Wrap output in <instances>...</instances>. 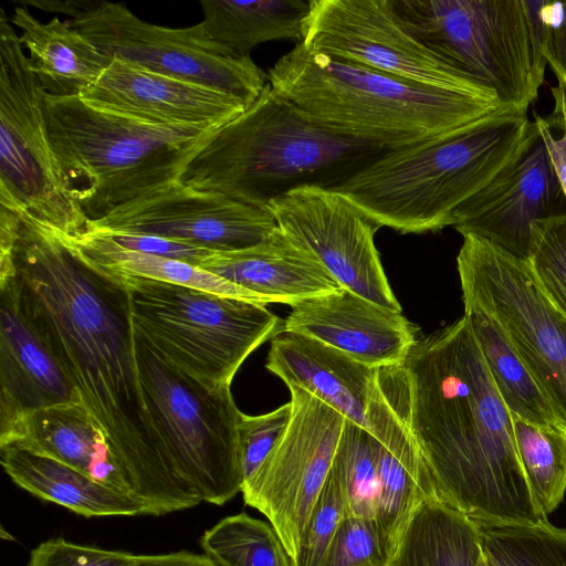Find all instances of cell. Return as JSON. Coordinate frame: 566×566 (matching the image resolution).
Wrapping results in <instances>:
<instances>
[{"instance_id":"1","label":"cell","mask_w":566,"mask_h":566,"mask_svg":"<svg viewBox=\"0 0 566 566\" xmlns=\"http://www.w3.org/2000/svg\"><path fill=\"white\" fill-rule=\"evenodd\" d=\"M0 269L12 274L23 314L106 432L145 514L198 505L145 406L122 276L94 263L70 238L3 206Z\"/></svg>"},{"instance_id":"2","label":"cell","mask_w":566,"mask_h":566,"mask_svg":"<svg viewBox=\"0 0 566 566\" xmlns=\"http://www.w3.org/2000/svg\"><path fill=\"white\" fill-rule=\"evenodd\" d=\"M439 501L473 521L538 522L512 415L469 317L418 339L402 365L377 369Z\"/></svg>"},{"instance_id":"3","label":"cell","mask_w":566,"mask_h":566,"mask_svg":"<svg viewBox=\"0 0 566 566\" xmlns=\"http://www.w3.org/2000/svg\"><path fill=\"white\" fill-rule=\"evenodd\" d=\"M504 106L457 129L389 149L335 191L400 233L453 226L455 211L522 155L536 124Z\"/></svg>"},{"instance_id":"4","label":"cell","mask_w":566,"mask_h":566,"mask_svg":"<svg viewBox=\"0 0 566 566\" xmlns=\"http://www.w3.org/2000/svg\"><path fill=\"white\" fill-rule=\"evenodd\" d=\"M389 149L310 120L268 82L250 106L213 132L179 180L269 210L302 187L337 189Z\"/></svg>"},{"instance_id":"5","label":"cell","mask_w":566,"mask_h":566,"mask_svg":"<svg viewBox=\"0 0 566 566\" xmlns=\"http://www.w3.org/2000/svg\"><path fill=\"white\" fill-rule=\"evenodd\" d=\"M268 82L310 120L390 148L457 129L504 107L499 99L420 86L300 42L270 69Z\"/></svg>"},{"instance_id":"6","label":"cell","mask_w":566,"mask_h":566,"mask_svg":"<svg viewBox=\"0 0 566 566\" xmlns=\"http://www.w3.org/2000/svg\"><path fill=\"white\" fill-rule=\"evenodd\" d=\"M45 128L64 185L90 221L178 181L216 126H159L42 93Z\"/></svg>"},{"instance_id":"7","label":"cell","mask_w":566,"mask_h":566,"mask_svg":"<svg viewBox=\"0 0 566 566\" xmlns=\"http://www.w3.org/2000/svg\"><path fill=\"white\" fill-rule=\"evenodd\" d=\"M120 276L134 331L167 361L208 386H230L245 358L276 335L280 318L265 304Z\"/></svg>"},{"instance_id":"8","label":"cell","mask_w":566,"mask_h":566,"mask_svg":"<svg viewBox=\"0 0 566 566\" xmlns=\"http://www.w3.org/2000/svg\"><path fill=\"white\" fill-rule=\"evenodd\" d=\"M138 381L177 475L200 501L222 505L242 489L238 409L230 386L212 387L167 361L134 331Z\"/></svg>"},{"instance_id":"9","label":"cell","mask_w":566,"mask_h":566,"mask_svg":"<svg viewBox=\"0 0 566 566\" xmlns=\"http://www.w3.org/2000/svg\"><path fill=\"white\" fill-rule=\"evenodd\" d=\"M401 25L427 49L493 91L504 106L527 108L547 62L534 46L522 0H389Z\"/></svg>"},{"instance_id":"10","label":"cell","mask_w":566,"mask_h":566,"mask_svg":"<svg viewBox=\"0 0 566 566\" xmlns=\"http://www.w3.org/2000/svg\"><path fill=\"white\" fill-rule=\"evenodd\" d=\"M42 93L0 9V206L76 239L88 231L90 220L64 185L46 134Z\"/></svg>"},{"instance_id":"11","label":"cell","mask_w":566,"mask_h":566,"mask_svg":"<svg viewBox=\"0 0 566 566\" xmlns=\"http://www.w3.org/2000/svg\"><path fill=\"white\" fill-rule=\"evenodd\" d=\"M465 308L491 317L566 426V314L528 261L472 234L457 256Z\"/></svg>"},{"instance_id":"12","label":"cell","mask_w":566,"mask_h":566,"mask_svg":"<svg viewBox=\"0 0 566 566\" xmlns=\"http://www.w3.org/2000/svg\"><path fill=\"white\" fill-rule=\"evenodd\" d=\"M69 17V22L111 59L197 83L250 106L268 84L251 59L223 56L206 42L197 24L167 28L139 19L125 4L91 0H27Z\"/></svg>"},{"instance_id":"13","label":"cell","mask_w":566,"mask_h":566,"mask_svg":"<svg viewBox=\"0 0 566 566\" xmlns=\"http://www.w3.org/2000/svg\"><path fill=\"white\" fill-rule=\"evenodd\" d=\"M300 43L428 88L499 99L411 35L389 0H311Z\"/></svg>"},{"instance_id":"14","label":"cell","mask_w":566,"mask_h":566,"mask_svg":"<svg viewBox=\"0 0 566 566\" xmlns=\"http://www.w3.org/2000/svg\"><path fill=\"white\" fill-rule=\"evenodd\" d=\"M289 389L290 422L242 484L241 493L247 505L268 518L293 560L327 480L346 418L304 389Z\"/></svg>"},{"instance_id":"15","label":"cell","mask_w":566,"mask_h":566,"mask_svg":"<svg viewBox=\"0 0 566 566\" xmlns=\"http://www.w3.org/2000/svg\"><path fill=\"white\" fill-rule=\"evenodd\" d=\"M277 228L311 252L338 284L401 313L381 265L373 220L335 190L302 187L269 206Z\"/></svg>"},{"instance_id":"16","label":"cell","mask_w":566,"mask_h":566,"mask_svg":"<svg viewBox=\"0 0 566 566\" xmlns=\"http://www.w3.org/2000/svg\"><path fill=\"white\" fill-rule=\"evenodd\" d=\"M276 228L268 209L178 180L90 221L88 231L149 234L211 252H231L264 242Z\"/></svg>"},{"instance_id":"17","label":"cell","mask_w":566,"mask_h":566,"mask_svg":"<svg viewBox=\"0 0 566 566\" xmlns=\"http://www.w3.org/2000/svg\"><path fill=\"white\" fill-rule=\"evenodd\" d=\"M566 213V197L537 126L518 159L454 213L453 228L526 259L535 221Z\"/></svg>"},{"instance_id":"18","label":"cell","mask_w":566,"mask_h":566,"mask_svg":"<svg viewBox=\"0 0 566 566\" xmlns=\"http://www.w3.org/2000/svg\"><path fill=\"white\" fill-rule=\"evenodd\" d=\"M90 105L159 126H222L245 105L210 87L112 59L80 95Z\"/></svg>"},{"instance_id":"19","label":"cell","mask_w":566,"mask_h":566,"mask_svg":"<svg viewBox=\"0 0 566 566\" xmlns=\"http://www.w3.org/2000/svg\"><path fill=\"white\" fill-rule=\"evenodd\" d=\"M283 331L317 339L371 369L402 365L418 342V327L401 313L348 290L291 306Z\"/></svg>"},{"instance_id":"20","label":"cell","mask_w":566,"mask_h":566,"mask_svg":"<svg viewBox=\"0 0 566 566\" xmlns=\"http://www.w3.org/2000/svg\"><path fill=\"white\" fill-rule=\"evenodd\" d=\"M0 437L27 413L82 397L23 314L12 274L0 269ZM83 401V400H82Z\"/></svg>"},{"instance_id":"21","label":"cell","mask_w":566,"mask_h":566,"mask_svg":"<svg viewBox=\"0 0 566 566\" xmlns=\"http://www.w3.org/2000/svg\"><path fill=\"white\" fill-rule=\"evenodd\" d=\"M199 268L258 295L265 304L292 306L343 290L311 252L279 228L258 245L214 252Z\"/></svg>"},{"instance_id":"22","label":"cell","mask_w":566,"mask_h":566,"mask_svg":"<svg viewBox=\"0 0 566 566\" xmlns=\"http://www.w3.org/2000/svg\"><path fill=\"white\" fill-rule=\"evenodd\" d=\"M8 446L54 459L129 494L106 432L82 400L52 405L24 415L0 437V448Z\"/></svg>"},{"instance_id":"23","label":"cell","mask_w":566,"mask_h":566,"mask_svg":"<svg viewBox=\"0 0 566 566\" xmlns=\"http://www.w3.org/2000/svg\"><path fill=\"white\" fill-rule=\"evenodd\" d=\"M265 367L287 387L304 389L369 430L367 407L377 369L317 339L283 329L272 338Z\"/></svg>"},{"instance_id":"24","label":"cell","mask_w":566,"mask_h":566,"mask_svg":"<svg viewBox=\"0 0 566 566\" xmlns=\"http://www.w3.org/2000/svg\"><path fill=\"white\" fill-rule=\"evenodd\" d=\"M10 21L20 30L29 67L46 94L80 96L112 61L69 20L54 17L42 23L25 6H19Z\"/></svg>"},{"instance_id":"25","label":"cell","mask_w":566,"mask_h":566,"mask_svg":"<svg viewBox=\"0 0 566 566\" xmlns=\"http://www.w3.org/2000/svg\"><path fill=\"white\" fill-rule=\"evenodd\" d=\"M9 478L39 499L86 517L145 514L142 502L54 459L8 446L0 448Z\"/></svg>"},{"instance_id":"26","label":"cell","mask_w":566,"mask_h":566,"mask_svg":"<svg viewBox=\"0 0 566 566\" xmlns=\"http://www.w3.org/2000/svg\"><path fill=\"white\" fill-rule=\"evenodd\" d=\"M200 6L201 38L220 55L245 57L268 41L301 42L311 0H201Z\"/></svg>"},{"instance_id":"27","label":"cell","mask_w":566,"mask_h":566,"mask_svg":"<svg viewBox=\"0 0 566 566\" xmlns=\"http://www.w3.org/2000/svg\"><path fill=\"white\" fill-rule=\"evenodd\" d=\"M475 523L455 509L424 499L413 511L386 566H482Z\"/></svg>"},{"instance_id":"28","label":"cell","mask_w":566,"mask_h":566,"mask_svg":"<svg viewBox=\"0 0 566 566\" xmlns=\"http://www.w3.org/2000/svg\"><path fill=\"white\" fill-rule=\"evenodd\" d=\"M464 314L470 319L486 367L511 415L566 434L565 423L496 323L479 310L465 308Z\"/></svg>"},{"instance_id":"29","label":"cell","mask_w":566,"mask_h":566,"mask_svg":"<svg viewBox=\"0 0 566 566\" xmlns=\"http://www.w3.org/2000/svg\"><path fill=\"white\" fill-rule=\"evenodd\" d=\"M70 239L88 259L112 273L163 281L265 304L258 295L199 266L124 249L102 233L87 231L76 239Z\"/></svg>"},{"instance_id":"30","label":"cell","mask_w":566,"mask_h":566,"mask_svg":"<svg viewBox=\"0 0 566 566\" xmlns=\"http://www.w3.org/2000/svg\"><path fill=\"white\" fill-rule=\"evenodd\" d=\"M473 522L492 566H566V528L548 520Z\"/></svg>"},{"instance_id":"31","label":"cell","mask_w":566,"mask_h":566,"mask_svg":"<svg viewBox=\"0 0 566 566\" xmlns=\"http://www.w3.org/2000/svg\"><path fill=\"white\" fill-rule=\"evenodd\" d=\"M518 458L533 499L548 520L566 493V434L512 416Z\"/></svg>"},{"instance_id":"32","label":"cell","mask_w":566,"mask_h":566,"mask_svg":"<svg viewBox=\"0 0 566 566\" xmlns=\"http://www.w3.org/2000/svg\"><path fill=\"white\" fill-rule=\"evenodd\" d=\"M200 546L218 566H292L272 525L245 513L227 516L207 530Z\"/></svg>"},{"instance_id":"33","label":"cell","mask_w":566,"mask_h":566,"mask_svg":"<svg viewBox=\"0 0 566 566\" xmlns=\"http://www.w3.org/2000/svg\"><path fill=\"white\" fill-rule=\"evenodd\" d=\"M344 494L346 516L375 523L377 441L365 428L345 419L332 462Z\"/></svg>"},{"instance_id":"34","label":"cell","mask_w":566,"mask_h":566,"mask_svg":"<svg viewBox=\"0 0 566 566\" xmlns=\"http://www.w3.org/2000/svg\"><path fill=\"white\" fill-rule=\"evenodd\" d=\"M527 261L545 293L566 314V213L532 224Z\"/></svg>"},{"instance_id":"35","label":"cell","mask_w":566,"mask_h":566,"mask_svg":"<svg viewBox=\"0 0 566 566\" xmlns=\"http://www.w3.org/2000/svg\"><path fill=\"white\" fill-rule=\"evenodd\" d=\"M346 517L343 491L335 471L327 480L311 513L292 566H319L338 527Z\"/></svg>"},{"instance_id":"36","label":"cell","mask_w":566,"mask_h":566,"mask_svg":"<svg viewBox=\"0 0 566 566\" xmlns=\"http://www.w3.org/2000/svg\"><path fill=\"white\" fill-rule=\"evenodd\" d=\"M387 560L375 523L346 516L319 566H386Z\"/></svg>"},{"instance_id":"37","label":"cell","mask_w":566,"mask_h":566,"mask_svg":"<svg viewBox=\"0 0 566 566\" xmlns=\"http://www.w3.org/2000/svg\"><path fill=\"white\" fill-rule=\"evenodd\" d=\"M291 401L260 416L242 415L239 453L242 484L250 479L284 433L291 418Z\"/></svg>"},{"instance_id":"38","label":"cell","mask_w":566,"mask_h":566,"mask_svg":"<svg viewBox=\"0 0 566 566\" xmlns=\"http://www.w3.org/2000/svg\"><path fill=\"white\" fill-rule=\"evenodd\" d=\"M137 556L55 538L38 545L31 552L28 566H130Z\"/></svg>"},{"instance_id":"39","label":"cell","mask_w":566,"mask_h":566,"mask_svg":"<svg viewBox=\"0 0 566 566\" xmlns=\"http://www.w3.org/2000/svg\"><path fill=\"white\" fill-rule=\"evenodd\" d=\"M542 54L566 90V1H538Z\"/></svg>"},{"instance_id":"40","label":"cell","mask_w":566,"mask_h":566,"mask_svg":"<svg viewBox=\"0 0 566 566\" xmlns=\"http://www.w3.org/2000/svg\"><path fill=\"white\" fill-rule=\"evenodd\" d=\"M551 91L554 99L552 113L546 117L534 113V122L566 197V90L557 83Z\"/></svg>"},{"instance_id":"41","label":"cell","mask_w":566,"mask_h":566,"mask_svg":"<svg viewBox=\"0 0 566 566\" xmlns=\"http://www.w3.org/2000/svg\"><path fill=\"white\" fill-rule=\"evenodd\" d=\"M90 231L106 235L109 240L124 249L179 260L196 266H199L205 259L214 253L206 249L156 235L96 230Z\"/></svg>"},{"instance_id":"42","label":"cell","mask_w":566,"mask_h":566,"mask_svg":"<svg viewBox=\"0 0 566 566\" xmlns=\"http://www.w3.org/2000/svg\"><path fill=\"white\" fill-rule=\"evenodd\" d=\"M130 566H218L205 554L180 551L160 555H138Z\"/></svg>"},{"instance_id":"43","label":"cell","mask_w":566,"mask_h":566,"mask_svg":"<svg viewBox=\"0 0 566 566\" xmlns=\"http://www.w3.org/2000/svg\"><path fill=\"white\" fill-rule=\"evenodd\" d=\"M482 566H492L484 557Z\"/></svg>"}]
</instances>
